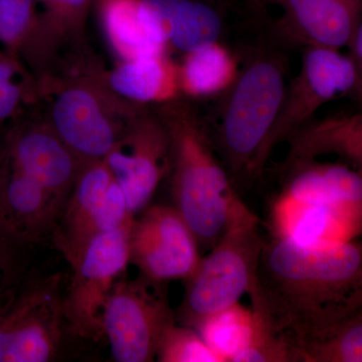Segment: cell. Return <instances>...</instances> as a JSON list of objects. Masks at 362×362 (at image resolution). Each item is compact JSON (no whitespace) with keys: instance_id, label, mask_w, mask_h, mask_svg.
<instances>
[{"instance_id":"obj_1","label":"cell","mask_w":362,"mask_h":362,"mask_svg":"<svg viewBox=\"0 0 362 362\" xmlns=\"http://www.w3.org/2000/svg\"><path fill=\"white\" fill-rule=\"evenodd\" d=\"M252 309L300 350L362 312V250L345 240L265 242ZM300 362V357H299Z\"/></svg>"},{"instance_id":"obj_2","label":"cell","mask_w":362,"mask_h":362,"mask_svg":"<svg viewBox=\"0 0 362 362\" xmlns=\"http://www.w3.org/2000/svg\"><path fill=\"white\" fill-rule=\"evenodd\" d=\"M168 131L173 206L199 247L211 249L230 228L259 221L233 187L211 130L187 100L156 105Z\"/></svg>"},{"instance_id":"obj_3","label":"cell","mask_w":362,"mask_h":362,"mask_svg":"<svg viewBox=\"0 0 362 362\" xmlns=\"http://www.w3.org/2000/svg\"><path fill=\"white\" fill-rule=\"evenodd\" d=\"M275 42L247 52L232 86L223 92L214 148L238 194L262 177L273 149L271 137L287 90V58Z\"/></svg>"},{"instance_id":"obj_4","label":"cell","mask_w":362,"mask_h":362,"mask_svg":"<svg viewBox=\"0 0 362 362\" xmlns=\"http://www.w3.org/2000/svg\"><path fill=\"white\" fill-rule=\"evenodd\" d=\"M90 59L37 87L49 98L45 120L83 164L103 160L143 106L116 95Z\"/></svg>"},{"instance_id":"obj_5","label":"cell","mask_w":362,"mask_h":362,"mask_svg":"<svg viewBox=\"0 0 362 362\" xmlns=\"http://www.w3.org/2000/svg\"><path fill=\"white\" fill-rule=\"evenodd\" d=\"M63 275H26L0 293V362H47L64 330Z\"/></svg>"},{"instance_id":"obj_6","label":"cell","mask_w":362,"mask_h":362,"mask_svg":"<svg viewBox=\"0 0 362 362\" xmlns=\"http://www.w3.org/2000/svg\"><path fill=\"white\" fill-rule=\"evenodd\" d=\"M264 244L259 221L228 230L185 280V296L178 309L182 325L194 328L206 317L251 295L258 283Z\"/></svg>"},{"instance_id":"obj_7","label":"cell","mask_w":362,"mask_h":362,"mask_svg":"<svg viewBox=\"0 0 362 362\" xmlns=\"http://www.w3.org/2000/svg\"><path fill=\"white\" fill-rule=\"evenodd\" d=\"M159 286L142 276L119 279L114 285L102 318L114 361H156L162 338L176 320Z\"/></svg>"},{"instance_id":"obj_8","label":"cell","mask_w":362,"mask_h":362,"mask_svg":"<svg viewBox=\"0 0 362 362\" xmlns=\"http://www.w3.org/2000/svg\"><path fill=\"white\" fill-rule=\"evenodd\" d=\"M133 218L95 237L71 267L73 275L64 293V313L68 330L76 337L93 340L104 337L105 304L130 263Z\"/></svg>"},{"instance_id":"obj_9","label":"cell","mask_w":362,"mask_h":362,"mask_svg":"<svg viewBox=\"0 0 362 362\" xmlns=\"http://www.w3.org/2000/svg\"><path fill=\"white\" fill-rule=\"evenodd\" d=\"M125 195L103 160L85 164L52 230V242L73 267L90 240L132 220Z\"/></svg>"},{"instance_id":"obj_10","label":"cell","mask_w":362,"mask_h":362,"mask_svg":"<svg viewBox=\"0 0 362 362\" xmlns=\"http://www.w3.org/2000/svg\"><path fill=\"white\" fill-rule=\"evenodd\" d=\"M133 216L148 206L170 170L168 131L153 108L143 105L105 157Z\"/></svg>"},{"instance_id":"obj_11","label":"cell","mask_w":362,"mask_h":362,"mask_svg":"<svg viewBox=\"0 0 362 362\" xmlns=\"http://www.w3.org/2000/svg\"><path fill=\"white\" fill-rule=\"evenodd\" d=\"M361 73L337 49L305 47L299 75L287 86L271 137L272 149L286 142L324 104L361 92Z\"/></svg>"},{"instance_id":"obj_12","label":"cell","mask_w":362,"mask_h":362,"mask_svg":"<svg viewBox=\"0 0 362 362\" xmlns=\"http://www.w3.org/2000/svg\"><path fill=\"white\" fill-rule=\"evenodd\" d=\"M130 262L152 282L185 280L202 257L197 238L175 206H147L130 228Z\"/></svg>"},{"instance_id":"obj_13","label":"cell","mask_w":362,"mask_h":362,"mask_svg":"<svg viewBox=\"0 0 362 362\" xmlns=\"http://www.w3.org/2000/svg\"><path fill=\"white\" fill-rule=\"evenodd\" d=\"M254 11L278 7L273 40L280 47H325L349 45L361 25V0H249Z\"/></svg>"},{"instance_id":"obj_14","label":"cell","mask_w":362,"mask_h":362,"mask_svg":"<svg viewBox=\"0 0 362 362\" xmlns=\"http://www.w3.org/2000/svg\"><path fill=\"white\" fill-rule=\"evenodd\" d=\"M21 115L6 128L7 164L65 204L85 164L45 118L25 119Z\"/></svg>"},{"instance_id":"obj_15","label":"cell","mask_w":362,"mask_h":362,"mask_svg":"<svg viewBox=\"0 0 362 362\" xmlns=\"http://www.w3.org/2000/svg\"><path fill=\"white\" fill-rule=\"evenodd\" d=\"M42 6L35 28L21 52L37 78L58 71L71 59L85 54V28L92 0H37Z\"/></svg>"},{"instance_id":"obj_16","label":"cell","mask_w":362,"mask_h":362,"mask_svg":"<svg viewBox=\"0 0 362 362\" xmlns=\"http://www.w3.org/2000/svg\"><path fill=\"white\" fill-rule=\"evenodd\" d=\"M223 7L206 0H140V18L154 42L176 51H195L220 42Z\"/></svg>"},{"instance_id":"obj_17","label":"cell","mask_w":362,"mask_h":362,"mask_svg":"<svg viewBox=\"0 0 362 362\" xmlns=\"http://www.w3.org/2000/svg\"><path fill=\"white\" fill-rule=\"evenodd\" d=\"M279 197L306 206L361 211V171L346 164L318 160L283 163Z\"/></svg>"},{"instance_id":"obj_18","label":"cell","mask_w":362,"mask_h":362,"mask_svg":"<svg viewBox=\"0 0 362 362\" xmlns=\"http://www.w3.org/2000/svg\"><path fill=\"white\" fill-rule=\"evenodd\" d=\"M64 204L6 164L0 180V228L23 246L51 235Z\"/></svg>"},{"instance_id":"obj_19","label":"cell","mask_w":362,"mask_h":362,"mask_svg":"<svg viewBox=\"0 0 362 362\" xmlns=\"http://www.w3.org/2000/svg\"><path fill=\"white\" fill-rule=\"evenodd\" d=\"M289 151L283 163L317 160L335 156L343 163L361 171L362 115L346 114L312 118L287 140Z\"/></svg>"},{"instance_id":"obj_20","label":"cell","mask_w":362,"mask_h":362,"mask_svg":"<svg viewBox=\"0 0 362 362\" xmlns=\"http://www.w3.org/2000/svg\"><path fill=\"white\" fill-rule=\"evenodd\" d=\"M107 86L116 95L140 105H158L180 97L178 65L168 52L122 61L104 71Z\"/></svg>"},{"instance_id":"obj_21","label":"cell","mask_w":362,"mask_h":362,"mask_svg":"<svg viewBox=\"0 0 362 362\" xmlns=\"http://www.w3.org/2000/svg\"><path fill=\"white\" fill-rule=\"evenodd\" d=\"M239 70L237 58L220 42L187 52L178 65L180 94L195 99L221 94Z\"/></svg>"},{"instance_id":"obj_22","label":"cell","mask_w":362,"mask_h":362,"mask_svg":"<svg viewBox=\"0 0 362 362\" xmlns=\"http://www.w3.org/2000/svg\"><path fill=\"white\" fill-rule=\"evenodd\" d=\"M139 6L140 0H98L105 35L121 62L168 52L145 30Z\"/></svg>"},{"instance_id":"obj_23","label":"cell","mask_w":362,"mask_h":362,"mask_svg":"<svg viewBox=\"0 0 362 362\" xmlns=\"http://www.w3.org/2000/svg\"><path fill=\"white\" fill-rule=\"evenodd\" d=\"M257 327V316L239 303L206 317L194 328L221 362H235L249 346Z\"/></svg>"},{"instance_id":"obj_24","label":"cell","mask_w":362,"mask_h":362,"mask_svg":"<svg viewBox=\"0 0 362 362\" xmlns=\"http://www.w3.org/2000/svg\"><path fill=\"white\" fill-rule=\"evenodd\" d=\"M300 362H361L362 312L300 350Z\"/></svg>"},{"instance_id":"obj_25","label":"cell","mask_w":362,"mask_h":362,"mask_svg":"<svg viewBox=\"0 0 362 362\" xmlns=\"http://www.w3.org/2000/svg\"><path fill=\"white\" fill-rule=\"evenodd\" d=\"M37 99L33 76L20 59L0 49V128L21 115L23 105Z\"/></svg>"},{"instance_id":"obj_26","label":"cell","mask_w":362,"mask_h":362,"mask_svg":"<svg viewBox=\"0 0 362 362\" xmlns=\"http://www.w3.org/2000/svg\"><path fill=\"white\" fill-rule=\"evenodd\" d=\"M37 0H0V45L20 59L37 20Z\"/></svg>"},{"instance_id":"obj_27","label":"cell","mask_w":362,"mask_h":362,"mask_svg":"<svg viewBox=\"0 0 362 362\" xmlns=\"http://www.w3.org/2000/svg\"><path fill=\"white\" fill-rule=\"evenodd\" d=\"M156 359L160 362H221L194 328L176 324L162 338Z\"/></svg>"},{"instance_id":"obj_28","label":"cell","mask_w":362,"mask_h":362,"mask_svg":"<svg viewBox=\"0 0 362 362\" xmlns=\"http://www.w3.org/2000/svg\"><path fill=\"white\" fill-rule=\"evenodd\" d=\"M26 247L0 228V293L23 273V254Z\"/></svg>"},{"instance_id":"obj_29","label":"cell","mask_w":362,"mask_h":362,"mask_svg":"<svg viewBox=\"0 0 362 362\" xmlns=\"http://www.w3.org/2000/svg\"><path fill=\"white\" fill-rule=\"evenodd\" d=\"M347 47H350L349 58L352 59L354 65H356L357 70L361 71L362 70V25L357 26L356 30H354L351 39Z\"/></svg>"},{"instance_id":"obj_30","label":"cell","mask_w":362,"mask_h":362,"mask_svg":"<svg viewBox=\"0 0 362 362\" xmlns=\"http://www.w3.org/2000/svg\"><path fill=\"white\" fill-rule=\"evenodd\" d=\"M7 164L6 127L0 128V180Z\"/></svg>"},{"instance_id":"obj_31","label":"cell","mask_w":362,"mask_h":362,"mask_svg":"<svg viewBox=\"0 0 362 362\" xmlns=\"http://www.w3.org/2000/svg\"><path fill=\"white\" fill-rule=\"evenodd\" d=\"M206 1L211 2V4H216L221 7L230 6V4L235 2V0H206Z\"/></svg>"}]
</instances>
